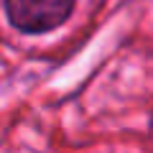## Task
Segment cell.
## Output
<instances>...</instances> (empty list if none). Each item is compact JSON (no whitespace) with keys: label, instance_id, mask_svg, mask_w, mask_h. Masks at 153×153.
<instances>
[{"label":"cell","instance_id":"obj_1","mask_svg":"<svg viewBox=\"0 0 153 153\" xmlns=\"http://www.w3.org/2000/svg\"><path fill=\"white\" fill-rule=\"evenodd\" d=\"M76 0H5V16L23 33H46L71 16Z\"/></svg>","mask_w":153,"mask_h":153}]
</instances>
